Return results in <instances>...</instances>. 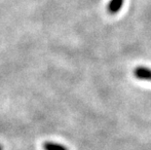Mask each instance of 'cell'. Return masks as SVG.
Listing matches in <instances>:
<instances>
[{"label": "cell", "mask_w": 151, "mask_h": 150, "mask_svg": "<svg viewBox=\"0 0 151 150\" xmlns=\"http://www.w3.org/2000/svg\"><path fill=\"white\" fill-rule=\"evenodd\" d=\"M44 150H68L65 146H63L59 143H55L52 141H46L43 144Z\"/></svg>", "instance_id": "3"}, {"label": "cell", "mask_w": 151, "mask_h": 150, "mask_svg": "<svg viewBox=\"0 0 151 150\" xmlns=\"http://www.w3.org/2000/svg\"><path fill=\"white\" fill-rule=\"evenodd\" d=\"M134 76L143 81H151V69L144 66H137L134 69Z\"/></svg>", "instance_id": "1"}, {"label": "cell", "mask_w": 151, "mask_h": 150, "mask_svg": "<svg viewBox=\"0 0 151 150\" xmlns=\"http://www.w3.org/2000/svg\"><path fill=\"white\" fill-rule=\"evenodd\" d=\"M0 150H3V147H2V145H0Z\"/></svg>", "instance_id": "4"}, {"label": "cell", "mask_w": 151, "mask_h": 150, "mask_svg": "<svg viewBox=\"0 0 151 150\" xmlns=\"http://www.w3.org/2000/svg\"><path fill=\"white\" fill-rule=\"evenodd\" d=\"M124 4V0H110L107 6V11L109 14H116Z\"/></svg>", "instance_id": "2"}]
</instances>
